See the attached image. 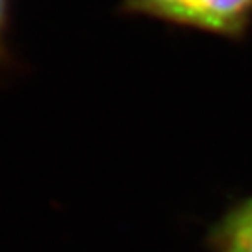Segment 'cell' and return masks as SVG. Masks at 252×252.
Instances as JSON below:
<instances>
[{"label": "cell", "mask_w": 252, "mask_h": 252, "mask_svg": "<svg viewBox=\"0 0 252 252\" xmlns=\"http://www.w3.org/2000/svg\"><path fill=\"white\" fill-rule=\"evenodd\" d=\"M122 9L226 39H241L252 27V0H122Z\"/></svg>", "instance_id": "obj_1"}, {"label": "cell", "mask_w": 252, "mask_h": 252, "mask_svg": "<svg viewBox=\"0 0 252 252\" xmlns=\"http://www.w3.org/2000/svg\"><path fill=\"white\" fill-rule=\"evenodd\" d=\"M9 17H11V0H0V73L6 71L11 62L8 41Z\"/></svg>", "instance_id": "obj_3"}, {"label": "cell", "mask_w": 252, "mask_h": 252, "mask_svg": "<svg viewBox=\"0 0 252 252\" xmlns=\"http://www.w3.org/2000/svg\"><path fill=\"white\" fill-rule=\"evenodd\" d=\"M211 252H252V198L239 202L207 234Z\"/></svg>", "instance_id": "obj_2"}]
</instances>
